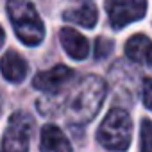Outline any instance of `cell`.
<instances>
[{
  "label": "cell",
  "instance_id": "obj_1",
  "mask_svg": "<svg viewBox=\"0 0 152 152\" xmlns=\"http://www.w3.org/2000/svg\"><path fill=\"white\" fill-rule=\"evenodd\" d=\"M107 95V84L99 75H86L79 79L63 97L56 113H63L68 124L86 125L100 111Z\"/></svg>",
  "mask_w": 152,
  "mask_h": 152
},
{
  "label": "cell",
  "instance_id": "obj_2",
  "mask_svg": "<svg viewBox=\"0 0 152 152\" xmlns=\"http://www.w3.org/2000/svg\"><path fill=\"white\" fill-rule=\"evenodd\" d=\"M7 15L15 27L18 39L27 47H36L45 38V25L31 2L11 0L7 2Z\"/></svg>",
  "mask_w": 152,
  "mask_h": 152
},
{
  "label": "cell",
  "instance_id": "obj_3",
  "mask_svg": "<svg viewBox=\"0 0 152 152\" xmlns=\"http://www.w3.org/2000/svg\"><path fill=\"white\" fill-rule=\"evenodd\" d=\"M99 143L113 152H124L132 140V120L125 109L113 107L102 120L97 131Z\"/></svg>",
  "mask_w": 152,
  "mask_h": 152
},
{
  "label": "cell",
  "instance_id": "obj_4",
  "mask_svg": "<svg viewBox=\"0 0 152 152\" xmlns=\"http://www.w3.org/2000/svg\"><path fill=\"white\" fill-rule=\"evenodd\" d=\"M32 127H34V122L29 115L22 111L11 115L2 138L0 152H29Z\"/></svg>",
  "mask_w": 152,
  "mask_h": 152
},
{
  "label": "cell",
  "instance_id": "obj_5",
  "mask_svg": "<svg viewBox=\"0 0 152 152\" xmlns=\"http://www.w3.org/2000/svg\"><path fill=\"white\" fill-rule=\"evenodd\" d=\"M106 9L109 23L115 29H122L145 16L147 2H143V0H109V2H106Z\"/></svg>",
  "mask_w": 152,
  "mask_h": 152
},
{
  "label": "cell",
  "instance_id": "obj_6",
  "mask_svg": "<svg viewBox=\"0 0 152 152\" xmlns=\"http://www.w3.org/2000/svg\"><path fill=\"white\" fill-rule=\"evenodd\" d=\"M72 79H73V70H70L64 64H57L50 70H45V72H39L38 75H34L32 86L45 93H57Z\"/></svg>",
  "mask_w": 152,
  "mask_h": 152
},
{
  "label": "cell",
  "instance_id": "obj_7",
  "mask_svg": "<svg viewBox=\"0 0 152 152\" xmlns=\"http://www.w3.org/2000/svg\"><path fill=\"white\" fill-rule=\"evenodd\" d=\"M59 39H61V45L64 48V52L72 57V59H77V61H83L88 57V52H90V43L88 39L72 27H63L59 31Z\"/></svg>",
  "mask_w": 152,
  "mask_h": 152
},
{
  "label": "cell",
  "instance_id": "obj_8",
  "mask_svg": "<svg viewBox=\"0 0 152 152\" xmlns=\"http://www.w3.org/2000/svg\"><path fill=\"white\" fill-rule=\"evenodd\" d=\"M0 72L2 75L9 81V83H22L27 77V72H29V63L15 50H9L4 54V57L0 59Z\"/></svg>",
  "mask_w": 152,
  "mask_h": 152
},
{
  "label": "cell",
  "instance_id": "obj_9",
  "mask_svg": "<svg viewBox=\"0 0 152 152\" xmlns=\"http://www.w3.org/2000/svg\"><path fill=\"white\" fill-rule=\"evenodd\" d=\"M125 54L131 61L152 68V39L145 34H134L125 43Z\"/></svg>",
  "mask_w": 152,
  "mask_h": 152
},
{
  "label": "cell",
  "instance_id": "obj_10",
  "mask_svg": "<svg viewBox=\"0 0 152 152\" xmlns=\"http://www.w3.org/2000/svg\"><path fill=\"white\" fill-rule=\"evenodd\" d=\"M41 152H72V143L57 125H45L41 129Z\"/></svg>",
  "mask_w": 152,
  "mask_h": 152
},
{
  "label": "cell",
  "instance_id": "obj_11",
  "mask_svg": "<svg viewBox=\"0 0 152 152\" xmlns=\"http://www.w3.org/2000/svg\"><path fill=\"white\" fill-rule=\"evenodd\" d=\"M63 18H64L66 22L83 25V27H86V29H93V27L97 25V20H99L97 6H95L93 2H83V4L77 6V7L66 9V11L63 13Z\"/></svg>",
  "mask_w": 152,
  "mask_h": 152
},
{
  "label": "cell",
  "instance_id": "obj_12",
  "mask_svg": "<svg viewBox=\"0 0 152 152\" xmlns=\"http://www.w3.org/2000/svg\"><path fill=\"white\" fill-rule=\"evenodd\" d=\"M140 148L141 152H152V120H141V132H140Z\"/></svg>",
  "mask_w": 152,
  "mask_h": 152
},
{
  "label": "cell",
  "instance_id": "obj_13",
  "mask_svg": "<svg viewBox=\"0 0 152 152\" xmlns=\"http://www.w3.org/2000/svg\"><path fill=\"white\" fill-rule=\"evenodd\" d=\"M111 47H113V43H111L109 39L99 38V39H97V47H95V54H97V57H99V59L107 57V54H109Z\"/></svg>",
  "mask_w": 152,
  "mask_h": 152
},
{
  "label": "cell",
  "instance_id": "obj_14",
  "mask_svg": "<svg viewBox=\"0 0 152 152\" xmlns=\"http://www.w3.org/2000/svg\"><path fill=\"white\" fill-rule=\"evenodd\" d=\"M143 104L148 111H152V77L143 81Z\"/></svg>",
  "mask_w": 152,
  "mask_h": 152
},
{
  "label": "cell",
  "instance_id": "obj_15",
  "mask_svg": "<svg viewBox=\"0 0 152 152\" xmlns=\"http://www.w3.org/2000/svg\"><path fill=\"white\" fill-rule=\"evenodd\" d=\"M4 39H6V34H4V29L0 27V47L4 45Z\"/></svg>",
  "mask_w": 152,
  "mask_h": 152
}]
</instances>
